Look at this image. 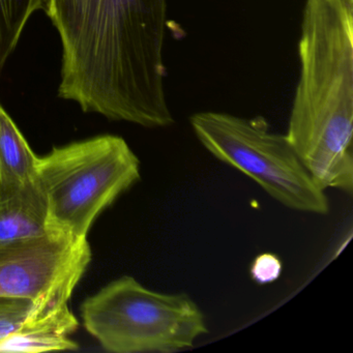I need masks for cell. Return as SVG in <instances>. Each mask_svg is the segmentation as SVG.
Here are the masks:
<instances>
[{
	"label": "cell",
	"instance_id": "6da1fadb",
	"mask_svg": "<svg viewBox=\"0 0 353 353\" xmlns=\"http://www.w3.org/2000/svg\"><path fill=\"white\" fill-rule=\"evenodd\" d=\"M61 44L59 97L144 128L174 123L164 63L167 0H43Z\"/></svg>",
	"mask_w": 353,
	"mask_h": 353
},
{
	"label": "cell",
	"instance_id": "7a4b0ae2",
	"mask_svg": "<svg viewBox=\"0 0 353 353\" xmlns=\"http://www.w3.org/2000/svg\"><path fill=\"white\" fill-rule=\"evenodd\" d=\"M286 136L316 183L353 191V0H307Z\"/></svg>",
	"mask_w": 353,
	"mask_h": 353
},
{
	"label": "cell",
	"instance_id": "3957f363",
	"mask_svg": "<svg viewBox=\"0 0 353 353\" xmlns=\"http://www.w3.org/2000/svg\"><path fill=\"white\" fill-rule=\"evenodd\" d=\"M140 176L139 159L119 136H97L39 157L36 179L49 233L85 239L97 218Z\"/></svg>",
	"mask_w": 353,
	"mask_h": 353
},
{
	"label": "cell",
	"instance_id": "277c9868",
	"mask_svg": "<svg viewBox=\"0 0 353 353\" xmlns=\"http://www.w3.org/2000/svg\"><path fill=\"white\" fill-rule=\"evenodd\" d=\"M80 311L86 330L109 352H172L208 334L204 314L190 295L150 290L130 276L88 297Z\"/></svg>",
	"mask_w": 353,
	"mask_h": 353
},
{
	"label": "cell",
	"instance_id": "5b68a950",
	"mask_svg": "<svg viewBox=\"0 0 353 353\" xmlns=\"http://www.w3.org/2000/svg\"><path fill=\"white\" fill-rule=\"evenodd\" d=\"M200 143L221 162L255 181L290 210L327 214L330 202L299 160L286 135L276 133L263 117L199 112L190 119Z\"/></svg>",
	"mask_w": 353,
	"mask_h": 353
},
{
	"label": "cell",
	"instance_id": "8992f818",
	"mask_svg": "<svg viewBox=\"0 0 353 353\" xmlns=\"http://www.w3.org/2000/svg\"><path fill=\"white\" fill-rule=\"evenodd\" d=\"M90 260L88 239L48 234L0 245V297L69 303Z\"/></svg>",
	"mask_w": 353,
	"mask_h": 353
},
{
	"label": "cell",
	"instance_id": "52a82bcc",
	"mask_svg": "<svg viewBox=\"0 0 353 353\" xmlns=\"http://www.w3.org/2000/svg\"><path fill=\"white\" fill-rule=\"evenodd\" d=\"M46 199L38 183L0 190V245L50 234Z\"/></svg>",
	"mask_w": 353,
	"mask_h": 353
},
{
	"label": "cell",
	"instance_id": "ba28073f",
	"mask_svg": "<svg viewBox=\"0 0 353 353\" xmlns=\"http://www.w3.org/2000/svg\"><path fill=\"white\" fill-rule=\"evenodd\" d=\"M78 325L69 303L44 314L32 312L19 330L0 340V352L75 350L78 344L69 336L77 330Z\"/></svg>",
	"mask_w": 353,
	"mask_h": 353
},
{
	"label": "cell",
	"instance_id": "9c48e42d",
	"mask_svg": "<svg viewBox=\"0 0 353 353\" xmlns=\"http://www.w3.org/2000/svg\"><path fill=\"white\" fill-rule=\"evenodd\" d=\"M38 159L15 121L0 105V190L36 181Z\"/></svg>",
	"mask_w": 353,
	"mask_h": 353
},
{
	"label": "cell",
	"instance_id": "30bf717a",
	"mask_svg": "<svg viewBox=\"0 0 353 353\" xmlns=\"http://www.w3.org/2000/svg\"><path fill=\"white\" fill-rule=\"evenodd\" d=\"M42 8L43 0H0V78L28 21Z\"/></svg>",
	"mask_w": 353,
	"mask_h": 353
},
{
	"label": "cell",
	"instance_id": "8fae6325",
	"mask_svg": "<svg viewBox=\"0 0 353 353\" xmlns=\"http://www.w3.org/2000/svg\"><path fill=\"white\" fill-rule=\"evenodd\" d=\"M40 303L47 301L0 297V340L19 330Z\"/></svg>",
	"mask_w": 353,
	"mask_h": 353
},
{
	"label": "cell",
	"instance_id": "7c38bea8",
	"mask_svg": "<svg viewBox=\"0 0 353 353\" xmlns=\"http://www.w3.org/2000/svg\"><path fill=\"white\" fill-rule=\"evenodd\" d=\"M283 263L278 256L272 253L260 254L254 259L250 268L252 279L258 284L276 282L282 274Z\"/></svg>",
	"mask_w": 353,
	"mask_h": 353
}]
</instances>
